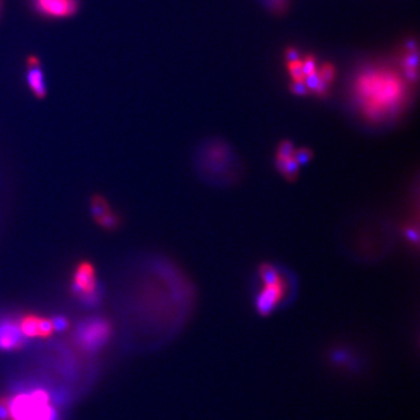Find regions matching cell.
I'll use <instances>...</instances> for the list:
<instances>
[{"instance_id": "8fae6325", "label": "cell", "mask_w": 420, "mask_h": 420, "mask_svg": "<svg viewBox=\"0 0 420 420\" xmlns=\"http://www.w3.org/2000/svg\"><path fill=\"white\" fill-rule=\"evenodd\" d=\"M276 165L277 169H280V173L285 176L286 179L293 180L299 173L300 166L296 164L294 158L287 159V160H277Z\"/></svg>"}, {"instance_id": "52a82bcc", "label": "cell", "mask_w": 420, "mask_h": 420, "mask_svg": "<svg viewBox=\"0 0 420 420\" xmlns=\"http://www.w3.org/2000/svg\"><path fill=\"white\" fill-rule=\"evenodd\" d=\"M285 293L284 282L280 285L264 286L256 299V308L264 317L273 313Z\"/></svg>"}, {"instance_id": "7c38bea8", "label": "cell", "mask_w": 420, "mask_h": 420, "mask_svg": "<svg viewBox=\"0 0 420 420\" xmlns=\"http://www.w3.org/2000/svg\"><path fill=\"white\" fill-rule=\"evenodd\" d=\"M287 70H289V75L292 77L293 83H305L303 60H289L287 61Z\"/></svg>"}, {"instance_id": "9c48e42d", "label": "cell", "mask_w": 420, "mask_h": 420, "mask_svg": "<svg viewBox=\"0 0 420 420\" xmlns=\"http://www.w3.org/2000/svg\"><path fill=\"white\" fill-rule=\"evenodd\" d=\"M18 324H19V327H20V331L22 335H24V338H37V336H40V332H39L40 317L28 315V317H22Z\"/></svg>"}, {"instance_id": "44dd1931", "label": "cell", "mask_w": 420, "mask_h": 420, "mask_svg": "<svg viewBox=\"0 0 420 420\" xmlns=\"http://www.w3.org/2000/svg\"><path fill=\"white\" fill-rule=\"evenodd\" d=\"M407 237L410 238L411 241L414 242V243H417V242H418L417 231H414V229H407Z\"/></svg>"}, {"instance_id": "4fadbf2b", "label": "cell", "mask_w": 420, "mask_h": 420, "mask_svg": "<svg viewBox=\"0 0 420 420\" xmlns=\"http://www.w3.org/2000/svg\"><path fill=\"white\" fill-rule=\"evenodd\" d=\"M317 76H319L321 83L328 88V86H331L335 79L334 66L331 63H324L320 70H317Z\"/></svg>"}, {"instance_id": "6da1fadb", "label": "cell", "mask_w": 420, "mask_h": 420, "mask_svg": "<svg viewBox=\"0 0 420 420\" xmlns=\"http://www.w3.org/2000/svg\"><path fill=\"white\" fill-rule=\"evenodd\" d=\"M403 76L390 68H370L356 77L354 93L362 112L370 121H382L400 111L407 97Z\"/></svg>"}, {"instance_id": "ac0fdd59", "label": "cell", "mask_w": 420, "mask_h": 420, "mask_svg": "<svg viewBox=\"0 0 420 420\" xmlns=\"http://www.w3.org/2000/svg\"><path fill=\"white\" fill-rule=\"evenodd\" d=\"M100 222L105 228H114L117 224V218L112 214L107 213L103 217H100Z\"/></svg>"}, {"instance_id": "d6986e66", "label": "cell", "mask_w": 420, "mask_h": 420, "mask_svg": "<svg viewBox=\"0 0 420 420\" xmlns=\"http://www.w3.org/2000/svg\"><path fill=\"white\" fill-rule=\"evenodd\" d=\"M53 327H54V331L56 332H61L63 329H66L67 326V320L65 317H55V319H53Z\"/></svg>"}, {"instance_id": "277c9868", "label": "cell", "mask_w": 420, "mask_h": 420, "mask_svg": "<svg viewBox=\"0 0 420 420\" xmlns=\"http://www.w3.org/2000/svg\"><path fill=\"white\" fill-rule=\"evenodd\" d=\"M31 10L47 20H67L79 13V0H28Z\"/></svg>"}, {"instance_id": "ffe728a7", "label": "cell", "mask_w": 420, "mask_h": 420, "mask_svg": "<svg viewBox=\"0 0 420 420\" xmlns=\"http://www.w3.org/2000/svg\"><path fill=\"white\" fill-rule=\"evenodd\" d=\"M292 91L296 95H305L308 93L305 83H293Z\"/></svg>"}, {"instance_id": "30bf717a", "label": "cell", "mask_w": 420, "mask_h": 420, "mask_svg": "<svg viewBox=\"0 0 420 420\" xmlns=\"http://www.w3.org/2000/svg\"><path fill=\"white\" fill-rule=\"evenodd\" d=\"M259 276L262 278L264 286H275L282 284V280L278 270L270 264H262L259 268Z\"/></svg>"}, {"instance_id": "5b68a950", "label": "cell", "mask_w": 420, "mask_h": 420, "mask_svg": "<svg viewBox=\"0 0 420 420\" xmlns=\"http://www.w3.org/2000/svg\"><path fill=\"white\" fill-rule=\"evenodd\" d=\"M72 289L86 306H95L100 301V291L95 280L93 266L88 263H82L77 266L74 275Z\"/></svg>"}, {"instance_id": "7a4b0ae2", "label": "cell", "mask_w": 420, "mask_h": 420, "mask_svg": "<svg viewBox=\"0 0 420 420\" xmlns=\"http://www.w3.org/2000/svg\"><path fill=\"white\" fill-rule=\"evenodd\" d=\"M7 420H56V409L45 390L34 389L7 398Z\"/></svg>"}, {"instance_id": "5bb4252c", "label": "cell", "mask_w": 420, "mask_h": 420, "mask_svg": "<svg viewBox=\"0 0 420 420\" xmlns=\"http://www.w3.org/2000/svg\"><path fill=\"white\" fill-rule=\"evenodd\" d=\"M418 56L417 53L407 54V59L404 61V70L409 79L417 77Z\"/></svg>"}, {"instance_id": "7402d4cb", "label": "cell", "mask_w": 420, "mask_h": 420, "mask_svg": "<svg viewBox=\"0 0 420 420\" xmlns=\"http://www.w3.org/2000/svg\"><path fill=\"white\" fill-rule=\"evenodd\" d=\"M3 12V0H0V14Z\"/></svg>"}, {"instance_id": "e0dca14e", "label": "cell", "mask_w": 420, "mask_h": 420, "mask_svg": "<svg viewBox=\"0 0 420 420\" xmlns=\"http://www.w3.org/2000/svg\"><path fill=\"white\" fill-rule=\"evenodd\" d=\"M93 215L98 217V218L103 217L105 214L109 213L107 204H104V201L102 200V199H95V200H93Z\"/></svg>"}, {"instance_id": "3957f363", "label": "cell", "mask_w": 420, "mask_h": 420, "mask_svg": "<svg viewBox=\"0 0 420 420\" xmlns=\"http://www.w3.org/2000/svg\"><path fill=\"white\" fill-rule=\"evenodd\" d=\"M111 327L100 317H91L77 326L75 331L76 345L88 353L100 350L110 338Z\"/></svg>"}, {"instance_id": "ba28073f", "label": "cell", "mask_w": 420, "mask_h": 420, "mask_svg": "<svg viewBox=\"0 0 420 420\" xmlns=\"http://www.w3.org/2000/svg\"><path fill=\"white\" fill-rule=\"evenodd\" d=\"M24 335L21 333L19 324L10 319L0 321V349L15 350L24 345Z\"/></svg>"}, {"instance_id": "2e32d148", "label": "cell", "mask_w": 420, "mask_h": 420, "mask_svg": "<svg viewBox=\"0 0 420 420\" xmlns=\"http://www.w3.org/2000/svg\"><path fill=\"white\" fill-rule=\"evenodd\" d=\"M293 158L298 165H306L307 162L313 158V152L310 151V148H300V150H296Z\"/></svg>"}, {"instance_id": "9a60e30c", "label": "cell", "mask_w": 420, "mask_h": 420, "mask_svg": "<svg viewBox=\"0 0 420 420\" xmlns=\"http://www.w3.org/2000/svg\"><path fill=\"white\" fill-rule=\"evenodd\" d=\"M294 152H296V150H294L292 143L282 141V144L280 145L278 151H277V160H287V159L293 158Z\"/></svg>"}, {"instance_id": "8992f818", "label": "cell", "mask_w": 420, "mask_h": 420, "mask_svg": "<svg viewBox=\"0 0 420 420\" xmlns=\"http://www.w3.org/2000/svg\"><path fill=\"white\" fill-rule=\"evenodd\" d=\"M25 81L33 96L37 98L46 97L47 86H46L45 72L42 70L41 63L38 56H28Z\"/></svg>"}]
</instances>
